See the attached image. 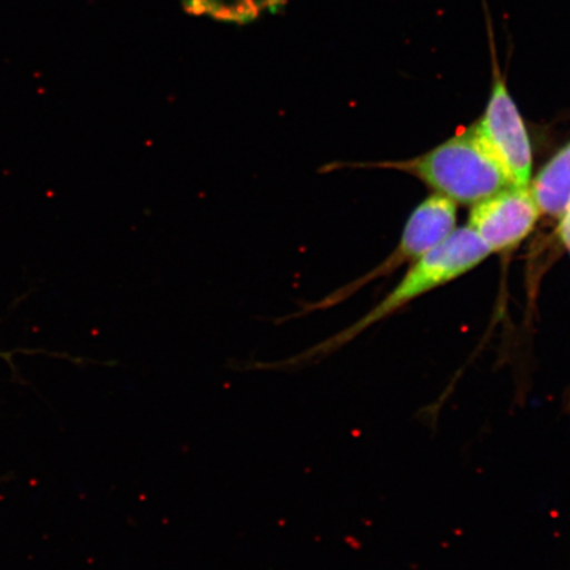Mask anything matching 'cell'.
I'll use <instances>...</instances> for the list:
<instances>
[{
  "instance_id": "cell-1",
  "label": "cell",
  "mask_w": 570,
  "mask_h": 570,
  "mask_svg": "<svg viewBox=\"0 0 570 570\" xmlns=\"http://www.w3.org/2000/svg\"><path fill=\"white\" fill-rule=\"evenodd\" d=\"M491 252L482 239L469 226L455 229L449 237L426 253L422 258L411 263V267L403 276V279L396 284V287L383 298L367 315L347 330L340 332L336 336L320 342L318 345L308 348L288 360H282L273 363H252L247 365L248 370H296L311 365L313 362L324 360L325 356L340 351L348 342H352L358 334L365 332L367 327L380 323L397 311L404 308L416 298L422 297L430 292L443 287L459 277L480 266L484 259H488Z\"/></svg>"
},
{
  "instance_id": "cell-2",
  "label": "cell",
  "mask_w": 570,
  "mask_h": 570,
  "mask_svg": "<svg viewBox=\"0 0 570 570\" xmlns=\"http://www.w3.org/2000/svg\"><path fill=\"white\" fill-rule=\"evenodd\" d=\"M454 204L474 206L512 187L508 174L491 155L473 126L419 158L392 163Z\"/></svg>"
},
{
  "instance_id": "cell-3",
  "label": "cell",
  "mask_w": 570,
  "mask_h": 570,
  "mask_svg": "<svg viewBox=\"0 0 570 570\" xmlns=\"http://www.w3.org/2000/svg\"><path fill=\"white\" fill-rule=\"evenodd\" d=\"M473 128L512 185L529 187L533 168L530 135L509 88L497 71L487 109Z\"/></svg>"
},
{
  "instance_id": "cell-4",
  "label": "cell",
  "mask_w": 570,
  "mask_h": 570,
  "mask_svg": "<svg viewBox=\"0 0 570 570\" xmlns=\"http://www.w3.org/2000/svg\"><path fill=\"white\" fill-rule=\"evenodd\" d=\"M455 224H458V208H455V204L451 199L438 194L425 198L412 212L395 252L380 267L362 277L361 281L340 289L337 294L324 298L323 302L308 305V308L303 306V311L297 313V317L306 315V312L330 308V306L353 294V292L367 282H372L376 277L386 276L392 271L405 265V263L416 262L423 255L430 253L431 249L443 244L449 235L455 230Z\"/></svg>"
},
{
  "instance_id": "cell-5",
  "label": "cell",
  "mask_w": 570,
  "mask_h": 570,
  "mask_svg": "<svg viewBox=\"0 0 570 570\" xmlns=\"http://www.w3.org/2000/svg\"><path fill=\"white\" fill-rule=\"evenodd\" d=\"M541 216L529 187L505 188L473 206L468 226L491 252L503 253L529 237Z\"/></svg>"
},
{
  "instance_id": "cell-6",
  "label": "cell",
  "mask_w": 570,
  "mask_h": 570,
  "mask_svg": "<svg viewBox=\"0 0 570 570\" xmlns=\"http://www.w3.org/2000/svg\"><path fill=\"white\" fill-rule=\"evenodd\" d=\"M530 190L540 214L561 219L570 212V141L541 168Z\"/></svg>"
},
{
  "instance_id": "cell-7",
  "label": "cell",
  "mask_w": 570,
  "mask_h": 570,
  "mask_svg": "<svg viewBox=\"0 0 570 570\" xmlns=\"http://www.w3.org/2000/svg\"><path fill=\"white\" fill-rule=\"evenodd\" d=\"M284 0H185V10L195 16L209 17L232 23H247L266 11L281 9Z\"/></svg>"
},
{
  "instance_id": "cell-8",
  "label": "cell",
  "mask_w": 570,
  "mask_h": 570,
  "mask_svg": "<svg viewBox=\"0 0 570 570\" xmlns=\"http://www.w3.org/2000/svg\"><path fill=\"white\" fill-rule=\"evenodd\" d=\"M559 235H560L562 245H564L567 247L568 253L570 255V212L567 214V216H564L560 219ZM567 404H568L567 410L570 411V396L568 399Z\"/></svg>"
}]
</instances>
